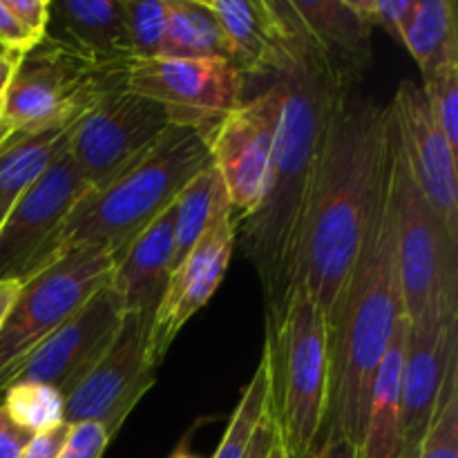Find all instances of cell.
<instances>
[{
	"label": "cell",
	"instance_id": "60d3db41",
	"mask_svg": "<svg viewBox=\"0 0 458 458\" xmlns=\"http://www.w3.org/2000/svg\"><path fill=\"white\" fill-rule=\"evenodd\" d=\"M21 286H22V282H16V280L0 282V327H3V322H4V318H7L12 304L16 302Z\"/></svg>",
	"mask_w": 458,
	"mask_h": 458
},
{
	"label": "cell",
	"instance_id": "9c48e42d",
	"mask_svg": "<svg viewBox=\"0 0 458 458\" xmlns=\"http://www.w3.org/2000/svg\"><path fill=\"white\" fill-rule=\"evenodd\" d=\"M173 128L165 107L130 92L110 89L70 134L72 164L89 191L107 186Z\"/></svg>",
	"mask_w": 458,
	"mask_h": 458
},
{
	"label": "cell",
	"instance_id": "7c38bea8",
	"mask_svg": "<svg viewBox=\"0 0 458 458\" xmlns=\"http://www.w3.org/2000/svg\"><path fill=\"white\" fill-rule=\"evenodd\" d=\"M280 116L276 85L242 101L208 134L210 164L217 168L235 222L249 217L259 206L271 168L273 143Z\"/></svg>",
	"mask_w": 458,
	"mask_h": 458
},
{
	"label": "cell",
	"instance_id": "836d02e7",
	"mask_svg": "<svg viewBox=\"0 0 458 458\" xmlns=\"http://www.w3.org/2000/svg\"><path fill=\"white\" fill-rule=\"evenodd\" d=\"M49 3L52 0H4L9 12L21 21V25L30 31L36 43H40L47 31Z\"/></svg>",
	"mask_w": 458,
	"mask_h": 458
},
{
	"label": "cell",
	"instance_id": "d6986e66",
	"mask_svg": "<svg viewBox=\"0 0 458 458\" xmlns=\"http://www.w3.org/2000/svg\"><path fill=\"white\" fill-rule=\"evenodd\" d=\"M174 222L177 201L114 259L110 286L123 313H141L155 322L157 307L173 273Z\"/></svg>",
	"mask_w": 458,
	"mask_h": 458
},
{
	"label": "cell",
	"instance_id": "f35d334b",
	"mask_svg": "<svg viewBox=\"0 0 458 458\" xmlns=\"http://www.w3.org/2000/svg\"><path fill=\"white\" fill-rule=\"evenodd\" d=\"M316 458H360V447L353 445L343 434H331L318 447Z\"/></svg>",
	"mask_w": 458,
	"mask_h": 458
},
{
	"label": "cell",
	"instance_id": "5b68a950",
	"mask_svg": "<svg viewBox=\"0 0 458 458\" xmlns=\"http://www.w3.org/2000/svg\"><path fill=\"white\" fill-rule=\"evenodd\" d=\"M268 411L286 458H316L327 407V325L295 286L284 320L267 331Z\"/></svg>",
	"mask_w": 458,
	"mask_h": 458
},
{
	"label": "cell",
	"instance_id": "9a60e30c",
	"mask_svg": "<svg viewBox=\"0 0 458 458\" xmlns=\"http://www.w3.org/2000/svg\"><path fill=\"white\" fill-rule=\"evenodd\" d=\"M458 358V295H441L410 322L403 360L401 429L405 445H420L438 405L443 380Z\"/></svg>",
	"mask_w": 458,
	"mask_h": 458
},
{
	"label": "cell",
	"instance_id": "2e32d148",
	"mask_svg": "<svg viewBox=\"0 0 458 458\" xmlns=\"http://www.w3.org/2000/svg\"><path fill=\"white\" fill-rule=\"evenodd\" d=\"M235 228L237 222L231 206H224L201 233L191 253L170 273L148 344V353L155 367H159L179 331L213 298L219 282L226 276L228 262L235 250Z\"/></svg>",
	"mask_w": 458,
	"mask_h": 458
},
{
	"label": "cell",
	"instance_id": "ffe728a7",
	"mask_svg": "<svg viewBox=\"0 0 458 458\" xmlns=\"http://www.w3.org/2000/svg\"><path fill=\"white\" fill-rule=\"evenodd\" d=\"M45 38L94 65H125L121 0H52Z\"/></svg>",
	"mask_w": 458,
	"mask_h": 458
},
{
	"label": "cell",
	"instance_id": "f546056e",
	"mask_svg": "<svg viewBox=\"0 0 458 458\" xmlns=\"http://www.w3.org/2000/svg\"><path fill=\"white\" fill-rule=\"evenodd\" d=\"M419 458H458V358L452 360L443 380L437 411L420 441Z\"/></svg>",
	"mask_w": 458,
	"mask_h": 458
},
{
	"label": "cell",
	"instance_id": "bcb514c9",
	"mask_svg": "<svg viewBox=\"0 0 458 458\" xmlns=\"http://www.w3.org/2000/svg\"><path fill=\"white\" fill-rule=\"evenodd\" d=\"M170 458H199V456L191 454V452H186V450H177V452H174V454L170 456Z\"/></svg>",
	"mask_w": 458,
	"mask_h": 458
},
{
	"label": "cell",
	"instance_id": "8992f818",
	"mask_svg": "<svg viewBox=\"0 0 458 458\" xmlns=\"http://www.w3.org/2000/svg\"><path fill=\"white\" fill-rule=\"evenodd\" d=\"M123 83L125 65H94L43 38L22 54L0 98V119L13 134L74 128L110 89Z\"/></svg>",
	"mask_w": 458,
	"mask_h": 458
},
{
	"label": "cell",
	"instance_id": "b9f144b4",
	"mask_svg": "<svg viewBox=\"0 0 458 458\" xmlns=\"http://www.w3.org/2000/svg\"><path fill=\"white\" fill-rule=\"evenodd\" d=\"M12 204H13L12 199H7V197L0 195V226H3V222H4V217H7V213H9V208H12Z\"/></svg>",
	"mask_w": 458,
	"mask_h": 458
},
{
	"label": "cell",
	"instance_id": "7dc6e473",
	"mask_svg": "<svg viewBox=\"0 0 458 458\" xmlns=\"http://www.w3.org/2000/svg\"><path fill=\"white\" fill-rule=\"evenodd\" d=\"M3 52H7V49H4V47H3V45H0V54H3Z\"/></svg>",
	"mask_w": 458,
	"mask_h": 458
},
{
	"label": "cell",
	"instance_id": "484cf974",
	"mask_svg": "<svg viewBox=\"0 0 458 458\" xmlns=\"http://www.w3.org/2000/svg\"><path fill=\"white\" fill-rule=\"evenodd\" d=\"M224 206H231L226 186H224L217 168L208 164L191 179V183L177 197L173 271L191 253V249L197 244L201 233L208 228V224L213 222V217Z\"/></svg>",
	"mask_w": 458,
	"mask_h": 458
},
{
	"label": "cell",
	"instance_id": "1f68e13d",
	"mask_svg": "<svg viewBox=\"0 0 458 458\" xmlns=\"http://www.w3.org/2000/svg\"><path fill=\"white\" fill-rule=\"evenodd\" d=\"M349 4L367 25L383 27L401 40L414 0H349Z\"/></svg>",
	"mask_w": 458,
	"mask_h": 458
},
{
	"label": "cell",
	"instance_id": "52a82bcc",
	"mask_svg": "<svg viewBox=\"0 0 458 458\" xmlns=\"http://www.w3.org/2000/svg\"><path fill=\"white\" fill-rule=\"evenodd\" d=\"M389 110V107H387ZM389 208L403 309L414 322L441 295H458V242L416 183L389 114Z\"/></svg>",
	"mask_w": 458,
	"mask_h": 458
},
{
	"label": "cell",
	"instance_id": "4fadbf2b",
	"mask_svg": "<svg viewBox=\"0 0 458 458\" xmlns=\"http://www.w3.org/2000/svg\"><path fill=\"white\" fill-rule=\"evenodd\" d=\"M121 320L123 307L107 282L7 376L3 389L12 383H43L67 398L107 352Z\"/></svg>",
	"mask_w": 458,
	"mask_h": 458
},
{
	"label": "cell",
	"instance_id": "ab89813d",
	"mask_svg": "<svg viewBox=\"0 0 458 458\" xmlns=\"http://www.w3.org/2000/svg\"><path fill=\"white\" fill-rule=\"evenodd\" d=\"M21 58H22V54L9 52V49H7V52L0 54V98H3L4 89H7L9 81H12L13 72H16Z\"/></svg>",
	"mask_w": 458,
	"mask_h": 458
},
{
	"label": "cell",
	"instance_id": "83f0119b",
	"mask_svg": "<svg viewBox=\"0 0 458 458\" xmlns=\"http://www.w3.org/2000/svg\"><path fill=\"white\" fill-rule=\"evenodd\" d=\"M268 410V362L262 353L258 371L242 389V398L228 420L226 434L213 458H244L259 420Z\"/></svg>",
	"mask_w": 458,
	"mask_h": 458
},
{
	"label": "cell",
	"instance_id": "cb8c5ba5",
	"mask_svg": "<svg viewBox=\"0 0 458 458\" xmlns=\"http://www.w3.org/2000/svg\"><path fill=\"white\" fill-rule=\"evenodd\" d=\"M159 56L226 58L222 27L204 0H165V31Z\"/></svg>",
	"mask_w": 458,
	"mask_h": 458
},
{
	"label": "cell",
	"instance_id": "4316f807",
	"mask_svg": "<svg viewBox=\"0 0 458 458\" xmlns=\"http://www.w3.org/2000/svg\"><path fill=\"white\" fill-rule=\"evenodd\" d=\"M0 407L16 428L34 437L63 423L65 398L43 383H12L0 394Z\"/></svg>",
	"mask_w": 458,
	"mask_h": 458
},
{
	"label": "cell",
	"instance_id": "603a6c76",
	"mask_svg": "<svg viewBox=\"0 0 458 458\" xmlns=\"http://www.w3.org/2000/svg\"><path fill=\"white\" fill-rule=\"evenodd\" d=\"M401 43L410 49L425 76L458 61L456 4L452 0H414Z\"/></svg>",
	"mask_w": 458,
	"mask_h": 458
},
{
	"label": "cell",
	"instance_id": "ee69618b",
	"mask_svg": "<svg viewBox=\"0 0 458 458\" xmlns=\"http://www.w3.org/2000/svg\"><path fill=\"white\" fill-rule=\"evenodd\" d=\"M12 132H13V130L9 128V125L4 123L3 119H0V146H3V143L7 141V139H9V134H12Z\"/></svg>",
	"mask_w": 458,
	"mask_h": 458
},
{
	"label": "cell",
	"instance_id": "4dcf8cb0",
	"mask_svg": "<svg viewBox=\"0 0 458 458\" xmlns=\"http://www.w3.org/2000/svg\"><path fill=\"white\" fill-rule=\"evenodd\" d=\"M423 92L434 121L447 143L458 150V61H450L423 79Z\"/></svg>",
	"mask_w": 458,
	"mask_h": 458
},
{
	"label": "cell",
	"instance_id": "d4e9b609",
	"mask_svg": "<svg viewBox=\"0 0 458 458\" xmlns=\"http://www.w3.org/2000/svg\"><path fill=\"white\" fill-rule=\"evenodd\" d=\"M72 128L9 134L0 146V195L16 199L70 148Z\"/></svg>",
	"mask_w": 458,
	"mask_h": 458
},
{
	"label": "cell",
	"instance_id": "f6af8a7d",
	"mask_svg": "<svg viewBox=\"0 0 458 458\" xmlns=\"http://www.w3.org/2000/svg\"><path fill=\"white\" fill-rule=\"evenodd\" d=\"M268 458H286L284 450H282V445L277 438H276V443H273V450H271V454H268Z\"/></svg>",
	"mask_w": 458,
	"mask_h": 458
},
{
	"label": "cell",
	"instance_id": "30bf717a",
	"mask_svg": "<svg viewBox=\"0 0 458 458\" xmlns=\"http://www.w3.org/2000/svg\"><path fill=\"white\" fill-rule=\"evenodd\" d=\"M240 72L228 58H132L125 63L130 92L165 107L173 125L213 132L215 125L244 98Z\"/></svg>",
	"mask_w": 458,
	"mask_h": 458
},
{
	"label": "cell",
	"instance_id": "8fae6325",
	"mask_svg": "<svg viewBox=\"0 0 458 458\" xmlns=\"http://www.w3.org/2000/svg\"><path fill=\"white\" fill-rule=\"evenodd\" d=\"M152 318L141 313H123L114 340L83 378V383L65 398L63 423H98L114 437L155 385V362L150 360Z\"/></svg>",
	"mask_w": 458,
	"mask_h": 458
},
{
	"label": "cell",
	"instance_id": "44dd1931",
	"mask_svg": "<svg viewBox=\"0 0 458 458\" xmlns=\"http://www.w3.org/2000/svg\"><path fill=\"white\" fill-rule=\"evenodd\" d=\"M300 25L331 65L358 83L371 63V27L349 0H289Z\"/></svg>",
	"mask_w": 458,
	"mask_h": 458
},
{
	"label": "cell",
	"instance_id": "ba28073f",
	"mask_svg": "<svg viewBox=\"0 0 458 458\" xmlns=\"http://www.w3.org/2000/svg\"><path fill=\"white\" fill-rule=\"evenodd\" d=\"M114 258L103 249H74L22 282L0 327V392L7 376L110 282Z\"/></svg>",
	"mask_w": 458,
	"mask_h": 458
},
{
	"label": "cell",
	"instance_id": "d6a6232c",
	"mask_svg": "<svg viewBox=\"0 0 458 458\" xmlns=\"http://www.w3.org/2000/svg\"><path fill=\"white\" fill-rule=\"evenodd\" d=\"M112 441V434L98 423L72 425L70 437L58 458H101Z\"/></svg>",
	"mask_w": 458,
	"mask_h": 458
},
{
	"label": "cell",
	"instance_id": "74e56055",
	"mask_svg": "<svg viewBox=\"0 0 458 458\" xmlns=\"http://www.w3.org/2000/svg\"><path fill=\"white\" fill-rule=\"evenodd\" d=\"M276 438L277 434H276V425H273V416L271 411L267 410V414H264L262 420H259L258 429H255L253 438H250V445L249 450H246L244 458H268Z\"/></svg>",
	"mask_w": 458,
	"mask_h": 458
},
{
	"label": "cell",
	"instance_id": "d590c367",
	"mask_svg": "<svg viewBox=\"0 0 458 458\" xmlns=\"http://www.w3.org/2000/svg\"><path fill=\"white\" fill-rule=\"evenodd\" d=\"M70 429L72 425L61 423L54 429H47V432L34 434L25 450H22L21 458H58L67 437H70Z\"/></svg>",
	"mask_w": 458,
	"mask_h": 458
},
{
	"label": "cell",
	"instance_id": "e575fe53",
	"mask_svg": "<svg viewBox=\"0 0 458 458\" xmlns=\"http://www.w3.org/2000/svg\"><path fill=\"white\" fill-rule=\"evenodd\" d=\"M0 45L9 52L27 54L31 47H36V40L31 38L30 31L21 25L16 16L7 9L4 0H0Z\"/></svg>",
	"mask_w": 458,
	"mask_h": 458
},
{
	"label": "cell",
	"instance_id": "7402d4cb",
	"mask_svg": "<svg viewBox=\"0 0 458 458\" xmlns=\"http://www.w3.org/2000/svg\"><path fill=\"white\" fill-rule=\"evenodd\" d=\"M407 329H410V322L407 318H401L392 343L376 369L365 434L360 443V458H398L405 447L401 429V392Z\"/></svg>",
	"mask_w": 458,
	"mask_h": 458
},
{
	"label": "cell",
	"instance_id": "277c9868",
	"mask_svg": "<svg viewBox=\"0 0 458 458\" xmlns=\"http://www.w3.org/2000/svg\"><path fill=\"white\" fill-rule=\"evenodd\" d=\"M210 164L206 137L173 125L168 132L116 179L76 201L61 231L40 253L36 273L74 249H103L119 258L179 192ZM34 273V276H36Z\"/></svg>",
	"mask_w": 458,
	"mask_h": 458
},
{
	"label": "cell",
	"instance_id": "6da1fadb",
	"mask_svg": "<svg viewBox=\"0 0 458 458\" xmlns=\"http://www.w3.org/2000/svg\"><path fill=\"white\" fill-rule=\"evenodd\" d=\"M268 83L280 98L271 168L259 206L237 222L235 244L258 273L267 331H273L293 298L300 226L316 161L340 97L356 83L331 65L302 25L289 61Z\"/></svg>",
	"mask_w": 458,
	"mask_h": 458
},
{
	"label": "cell",
	"instance_id": "7bdbcfd3",
	"mask_svg": "<svg viewBox=\"0 0 458 458\" xmlns=\"http://www.w3.org/2000/svg\"><path fill=\"white\" fill-rule=\"evenodd\" d=\"M419 447L420 445H405L398 458H419Z\"/></svg>",
	"mask_w": 458,
	"mask_h": 458
},
{
	"label": "cell",
	"instance_id": "ac0fdd59",
	"mask_svg": "<svg viewBox=\"0 0 458 458\" xmlns=\"http://www.w3.org/2000/svg\"><path fill=\"white\" fill-rule=\"evenodd\" d=\"M217 18L226 58L242 79L271 81L289 61L300 22L289 0H204Z\"/></svg>",
	"mask_w": 458,
	"mask_h": 458
},
{
	"label": "cell",
	"instance_id": "5bb4252c",
	"mask_svg": "<svg viewBox=\"0 0 458 458\" xmlns=\"http://www.w3.org/2000/svg\"><path fill=\"white\" fill-rule=\"evenodd\" d=\"M88 192V183L65 152L13 199L0 226V282H27L34 277L45 246L61 231L76 201Z\"/></svg>",
	"mask_w": 458,
	"mask_h": 458
},
{
	"label": "cell",
	"instance_id": "e0dca14e",
	"mask_svg": "<svg viewBox=\"0 0 458 458\" xmlns=\"http://www.w3.org/2000/svg\"><path fill=\"white\" fill-rule=\"evenodd\" d=\"M387 107L416 183L441 217L447 235L458 242L456 150L434 121L419 83L401 81Z\"/></svg>",
	"mask_w": 458,
	"mask_h": 458
},
{
	"label": "cell",
	"instance_id": "3957f363",
	"mask_svg": "<svg viewBox=\"0 0 458 458\" xmlns=\"http://www.w3.org/2000/svg\"><path fill=\"white\" fill-rule=\"evenodd\" d=\"M405 318L389 208V173L376 199L360 253L327 325V407L318 447L343 434L360 447L376 369Z\"/></svg>",
	"mask_w": 458,
	"mask_h": 458
},
{
	"label": "cell",
	"instance_id": "8d00e7d4",
	"mask_svg": "<svg viewBox=\"0 0 458 458\" xmlns=\"http://www.w3.org/2000/svg\"><path fill=\"white\" fill-rule=\"evenodd\" d=\"M31 441V434L22 432L21 428L7 419V414L0 407V458H21L27 443Z\"/></svg>",
	"mask_w": 458,
	"mask_h": 458
},
{
	"label": "cell",
	"instance_id": "f1b7e54d",
	"mask_svg": "<svg viewBox=\"0 0 458 458\" xmlns=\"http://www.w3.org/2000/svg\"><path fill=\"white\" fill-rule=\"evenodd\" d=\"M128 58L159 56L165 31V0H121Z\"/></svg>",
	"mask_w": 458,
	"mask_h": 458
},
{
	"label": "cell",
	"instance_id": "7a4b0ae2",
	"mask_svg": "<svg viewBox=\"0 0 458 458\" xmlns=\"http://www.w3.org/2000/svg\"><path fill=\"white\" fill-rule=\"evenodd\" d=\"M387 173L389 110L353 85L331 116L295 255V286L307 291L325 320L356 264Z\"/></svg>",
	"mask_w": 458,
	"mask_h": 458
}]
</instances>
